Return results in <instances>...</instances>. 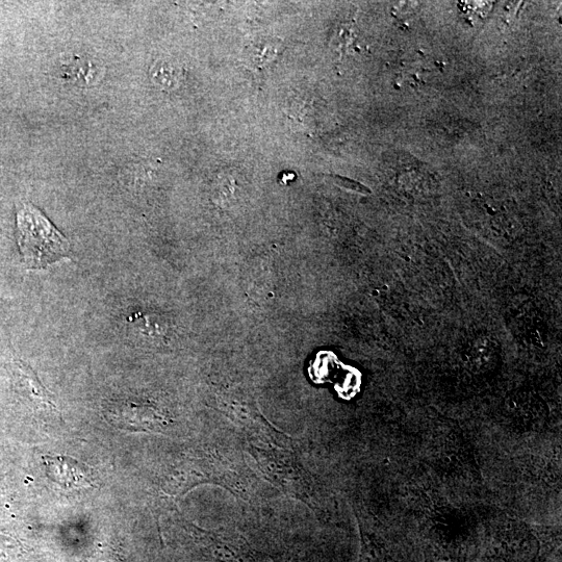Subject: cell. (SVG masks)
<instances>
[{
  "mask_svg": "<svg viewBox=\"0 0 562 562\" xmlns=\"http://www.w3.org/2000/svg\"><path fill=\"white\" fill-rule=\"evenodd\" d=\"M17 241L23 263L30 270L45 269L71 257L66 237L32 203H22L17 211Z\"/></svg>",
  "mask_w": 562,
  "mask_h": 562,
  "instance_id": "obj_1",
  "label": "cell"
},
{
  "mask_svg": "<svg viewBox=\"0 0 562 562\" xmlns=\"http://www.w3.org/2000/svg\"><path fill=\"white\" fill-rule=\"evenodd\" d=\"M248 452L259 472L279 490L310 507L317 504L311 474L292 451L251 444Z\"/></svg>",
  "mask_w": 562,
  "mask_h": 562,
  "instance_id": "obj_2",
  "label": "cell"
},
{
  "mask_svg": "<svg viewBox=\"0 0 562 562\" xmlns=\"http://www.w3.org/2000/svg\"><path fill=\"white\" fill-rule=\"evenodd\" d=\"M195 540L203 557L211 562H268L241 533L231 529H195Z\"/></svg>",
  "mask_w": 562,
  "mask_h": 562,
  "instance_id": "obj_3",
  "label": "cell"
},
{
  "mask_svg": "<svg viewBox=\"0 0 562 562\" xmlns=\"http://www.w3.org/2000/svg\"><path fill=\"white\" fill-rule=\"evenodd\" d=\"M48 477L65 489H87L93 485L90 468L65 456H45Z\"/></svg>",
  "mask_w": 562,
  "mask_h": 562,
  "instance_id": "obj_4",
  "label": "cell"
},
{
  "mask_svg": "<svg viewBox=\"0 0 562 562\" xmlns=\"http://www.w3.org/2000/svg\"><path fill=\"white\" fill-rule=\"evenodd\" d=\"M109 417L115 426L126 430L160 431L166 424L155 408L135 404L120 406Z\"/></svg>",
  "mask_w": 562,
  "mask_h": 562,
  "instance_id": "obj_5",
  "label": "cell"
},
{
  "mask_svg": "<svg viewBox=\"0 0 562 562\" xmlns=\"http://www.w3.org/2000/svg\"><path fill=\"white\" fill-rule=\"evenodd\" d=\"M63 78L72 83L90 85L95 83L98 75V66L93 62L81 58H71L61 66Z\"/></svg>",
  "mask_w": 562,
  "mask_h": 562,
  "instance_id": "obj_6",
  "label": "cell"
},
{
  "mask_svg": "<svg viewBox=\"0 0 562 562\" xmlns=\"http://www.w3.org/2000/svg\"><path fill=\"white\" fill-rule=\"evenodd\" d=\"M153 83L164 89H173L181 81L182 70L177 66L168 63H158L151 72Z\"/></svg>",
  "mask_w": 562,
  "mask_h": 562,
  "instance_id": "obj_7",
  "label": "cell"
},
{
  "mask_svg": "<svg viewBox=\"0 0 562 562\" xmlns=\"http://www.w3.org/2000/svg\"><path fill=\"white\" fill-rule=\"evenodd\" d=\"M335 182L339 186H342L344 188H347V189H350V190H353V191L362 192V193L368 192V190H366L365 187H363L359 183H355V182H352L350 180H347V178L337 176Z\"/></svg>",
  "mask_w": 562,
  "mask_h": 562,
  "instance_id": "obj_8",
  "label": "cell"
},
{
  "mask_svg": "<svg viewBox=\"0 0 562 562\" xmlns=\"http://www.w3.org/2000/svg\"><path fill=\"white\" fill-rule=\"evenodd\" d=\"M285 562H299V561H297V560H287Z\"/></svg>",
  "mask_w": 562,
  "mask_h": 562,
  "instance_id": "obj_9",
  "label": "cell"
}]
</instances>
